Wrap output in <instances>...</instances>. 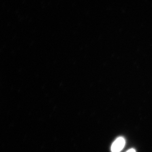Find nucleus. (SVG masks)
Listing matches in <instances>:
<instances>
[{
  "mask_svg": "<svg viewBox=\"0 0 152 152\" xmlns=\"http://www.w3.org/2000/svg\"><path fill=\"white\" fill-rule=\"evenodd\" d=\"M126 141L123 137H119L113 142L111 146V152H120L125 146Z\"/></svg>",
  "mask_w": 152,
  "mask_h": 152,
  "instance_id": "obj_1",
  "label": "nucleus"
},
{
  "mask_svg": "<svg viewBox=\"0 0 152 152\" xmlns=\"http://www.w3.org/2000/svg\"><path fill=\"white\" fill-rule=\"evenodd\" d=\"M126 152H136V151L134 149H131L129 150Z\"/></svg>",
  "mask_w": 152,
  "mask_h": 152,
  "instance_id": "obj_2",
  "label": "nucleus"
}]
</instances>
